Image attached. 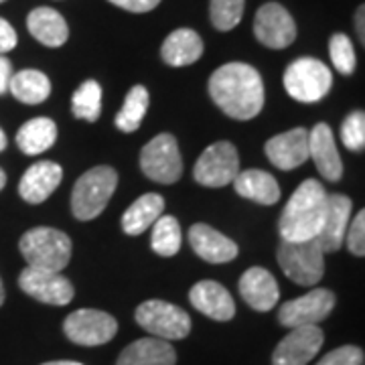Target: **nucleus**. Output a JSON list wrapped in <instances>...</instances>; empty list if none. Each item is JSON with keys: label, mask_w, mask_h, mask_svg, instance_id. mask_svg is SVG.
Listing matches in <instances>:
<instances>
[{"label": "nucleus", "mask_w": 365, "mask_h": 365, "mask_svg": "<svg viewBox=\"0 0 365 365\" xmlns=\"http://www.w3.org/2000/svg\"><path fill=\"white\" fill-rule=\"evenodd\" d=\"M4 185H6V173L0 169V191L4 189Z\"/></svg>", "instance_id": "37998d69"}, {"label": "nucleus", "mask_w": 365, "mask_h": 365, "mask_svg": "<svg viewBox=\"0 0 365 365\" xmlns=\"http://www.w3.org/2000/svg\"><path fill=\"white\" fill-rule=\"evenodd\" d=\"M19 250L31 268L61 272L71 260V240L66 232L55 227H35L29 230L21 242Z\"/></svg>", "instance_id": "20e7f679"}, {"label": "nucleus", "mask_w": 365, "mask_h": 365, "mask_svg": "<svg viewBox=\"0 0 365 365\" xmlns=\"http://www.w3.org/2000/svg\"><path fill=\"white\" fill-rule=\"evenodd\" d=\"M240 173V155L234 144L222 140L207 146L203 155L199 157L193 169V179L203 187L220 189L230 182Z\"/></svg>", "instance_id": "1a4fd4ad"}, {"label": "nucleus", "mask_w": 365, "mask_h": 365, "mask_svg": "<svg viewBox=\"0 0 365 365\" xmlns=\"http://www.w3.org/2000/svg\"><path fill=\"white\" fill-rule=\"evenodd\" d=\"M246 0H209V19L217 31H232L240 25Z\"/></svg>", "instance_id": "2f4dec72"}, {"label": "nucleus", "mask_w": 365, "mask_h": 365, "mask_svg": "<svg viewBox=\"0 0 365 365\" xmlns=\"http://www.w3.org/2000/svg\"><path fill=\"white\" fill-rule=\"evenodd\" d=\"M140 169L150 181L160 185L179 181L182 175V158L177 138L169 132H163L148 144H144L140 153Z\"/></svg>", "instance_id": "6e6552de"}, {"label": "nucleus", "mask_w": 365, "mask_h": 365, "mask_svg": "<svg viewBox=\"0 0 365 365\" xmlns=\"http://www.w3.org/2000/svg\"><path fill=\"white\" fill-rule=\"evenodd\" d=\"M341 140L343 144L353 150L361 153L365 148V114L361 110L351 112L341 124Z\"/></svg>", "instance_id": "72a5a7b5"}, {"label": "nucleus", "mask_w": 365, "mask_h": 365, "mask_svg": "<svg viewBox=\"0 0 365 365\" xmlns=\"http://www.w3.org/2000/svg\"><path fill=\"white\" fill-rule=\"evenodd\" d=\"M16 43H19V37H16V31L13 29V25L9 21L0 19V55L13 51Z\"/></svg>", "instance_id": "4c0bfd02"}, {"label": "nucleus", "mask_w": 365, "mask_h": 365, "mask_svg": "<svg viewBox=\"0 0 365 365\" xmlns=\"http://www.w3.org/2000/svg\"><path fill=\"white\" fill-rule=\"evenodd\" d=\"M278 264L282 272L300 287H314L325 274V254L314 240L284 242L278 248Z\"/></svg>", "instance_id": "423d86ee"}, {"label": "nucleus", "mask_w": 365, "mask_h": 365, "mask_svg": "<svg viewBox=\"0 0 365 365\" xmlns=\"http://www.w3.org/2000/svg\"><path fill=\"white\" fill-rule=\"evenodd\" d=\"M364 364V351L355 345H343L333 351H329L317 365H361Z\"/></svg>", "instance_id": "c9c22d12"}, {"label": "nucleus", "mask_w": 365, "mask_h": 365, "mask_svg": "<svg viewBox=\"0 0 365 365\" xmlns=\"http://www.w3.org/2000/svg\"><path fill=\"white\" fill-rule=\"evenodd\" d=\"M309 157L313 158L317 170L327 181L337 182L343 177V163L335 144V136L331 126L325 122H319L309 132Z\"/></svg>", "instance_id": "6ab92c4d"}, {"label": "nucleus", "mask_w": 365, "mask_h": 365, "mask_svg": "<svg viewBox=\"0 0 365 365\" xmlns=\"http://www.w3.org/2000/svg\"><path fill=\"white\" fill-rule=\"evenodd\" d=\"M165 199L158 193H144L122 215V230L128 235H140L163 215Z\"/></svg>", "instance_id": "a878e982"}, {"label": "nucleus", "mask_w": 365, "mask_h": 365, "mask_svg": "<svg viewBox=\"0 0 365 365\" xmlns=\"http://www.w3.org/2000/svg\"><path fill=\"white\" fill-rule=\"evenodd\" d=\"M345 242L347 248L353 256H364L365 254V211L361 209L355 217H353L349 225H347V234H345Z\"/></svg>", "instance_id": "f704fd0d"}, {"label": "nucleus", "mask_w": 365, "mask_h": 365, "mask_svg": "<svg viewBox=\"0 0 365 365\" xmlns=\"http://www.w3.org/2000/svg\"><path fill=\"white\" fill-rule=\"evenodd\" d=\"M2 302H4V284L0 280V307H2Z\"/></svg>", "instance_id": "c03bdc74"}, {"label": "nucleus", "mask_w": 365, "mask_h": 365, "mask_svg": "<svg viewBox=\"0 0 365 365\" xmlns=\"http://www.w3.org/2000/svg\"><path fill=\"white\" fill-rule=\"evenodd\" d=\"M264 153L276 169L292 170L309 160V132L304 128H292L272 136Z\"/></svg>", "instance_id": "2eb2a0df"}, {"label": "nucleus", "mask_w": 365, "mask_h": 365, "mask_svg": "<svg viewBox=\"0 0 365 365\" xmlns=\"http://www.w3.org/2000/svg\"><path fill=\"white\" fill-rule=\"evenodd\" d=\"M73 116L86 122H96L102 114V86L96 79H88L79 86L71 98Z\"/></svg>", "instance_id": "7c9ffc66"}, {"label": "nucleus", "mask_w": 365, "mask_h": 365, "mask_svg": "<svg viewBox=\"0 0 365 365\" xmlns=\"http://www.w3.org/2000/svg\"><path fill=\"white\" fill-rule=\"evenodd\" d=\"M29 33L45 47H61L69 39V26L66 19L49 6H39L26 16Z\"/></svg>", "instance_id": "4be33fe9"}, {"label": "nucleus", "mask_w": 365, "mask_h": 365, "mask_svg": "<svg viewBox=\"0 0 365 365\" xmlns=\"http://www.w3.org/2000/svg\"><path fill=\"white\" fill-rule=\"evenodd\" d=\"M329 53H331V61L341 76H351L357 66L355 59V49H353L351 39L343 33H335L329 41Z\"/></svg>", "instance_id": "473e14b6"}, {"label": "nucleus", "mask_w": 365, "mask_h": 365, "mask_svg": "<svg viewBox=\"0 0 365 365\" xmlns=\"http://www.w3.org/2000/svg\"><path fill=\"white\" fill-rule=\"evenodd\" d=\"M9 91L13 93L19 102L29 106L41 104L49 98L51 93V81L49 78L37 71V69H23L19 73H13L11 83H9Z\"/></svg>", "instance_id": "cd10ccee"}, {"label": "nucleus", "mask_w": 365, "mask_h": 365, "mask_svg": "<svg viewBox=\"0 0 365 365\" xmlns=\"http://www.w3.org/2000/svg\"><path fill=\"white\" fill-rule=\"evenodd\" d=\"M364 19H365V9L364 6H359V9H357V13H355V29H357V35H359V41H361V43L365 41Z\"/></svg>", "instance_id": "ea45409f"}, {"label": "nucleus", "mask_w": 365, "mask_h": 365, "mask_svg": "<svg viewBox=\"0 0 365 365\" xmlns=\"http://www.w3.org/2000/svg\"><path fill=\"white\" fill-rule=\"evenodd\" d=\"M240 294L248 302L254 311L268 313L278 304L280 299V288L272 274L266 268L254 266L240 278Z\"/></svg>", "instance_id": "aec40b11"}, {"label": "nucleus", "mask_w": 365, "mask_h": 365, "mask_svg": "<svg viewBox=\"0 0 365 365\" xmlns=\"http://www.w3.org/2000/svg\"><path fill=\"white\" fill-rule=\"evenodd\" d=\"M11 78H13V66L4 55H0V96H4L9 91Z\"/></svg>", "instance_id": "58836bf2"}, {"label": "nucleus", "mask_w": 365, "mask_h": 365, "mask_svg": "<svg viewBox=\"0 0 365 365\" xmlns=\"http://www.w3.org/2000/svg\"><path fill=\"white\" fill-rule=\"evenodd\" d=\"M189 244L201 260L209 264H225V262L235 260L237 256V244L232 242L227 235L217 232L207 223H195L189 230Z\"/></svg>", "instance_id": "f3484780"}, {"label": "nucleus", "mask_w": 365, "mask_h": 365, "mask_svg": "<svg viewBox=\"0 0 365 365\" xmlns=\"http://www.w3.org/2000/svg\"><path fill=\"white\" fill-rule=\"evenodd\" d=\"M134 319L146 333L163 341L185 339L191 331V317L167 300H146L136 309Z\"/></svg>", "instance_id": "0eeeda50"}, {"label": "nucleus", "mask_w": 365, "mask_h": 365, "mask_svg": "<svg viewBox=\"0 0 365 365\" xmlns=\"http://www.w3.org/2000/svg\"><path fill=\"white\" fill-rule=\"evenodd\" d=\"M63 179L61 165L53 160H41L37 165L29 167L19 182V193L31 205H39L53 195Z\"/></svg>", "instance_id": "a211bd4d"}, {"label": "nucleus", "mask_w": 365, "mask_h": 365, "mask_svg": "<svg viewBox=\"0 0 365 365\" xmlns=\"http://www.w3.org/2000/svg\"><path fill=\"white\" fill-rule=\"evenodd\" d=\"M333 86L331 69L314 59V57H300L292 61L284 71V90L288 96L302 104H314L323 100Z\"/></svg>", "instance_id": "39448f33"}, {"label": "nucleus", "mask_w": 365, "mask_h": 365, "mask_svg": "<svg viewBox=\"0 0 365 365\" xmlns=\"http://www.w3.org/2000/svg\"><path fill=\"white\" fill-rule=\"evenodd\" d=\"M19 287L31 299L51 307H66L76 297V288L59 272L26 266L19 276Z\"/></svg>", "instance_id": "f8f14e48"}, {"label": "nucleus", "mask_w": 365, "mask_h": 365, "mask_svg": "<svg viewBox=\"0 0 365 365\" xmlns=\"http://www.w3.org/2000/svg\"><path fill=\"white\" fill-rule=\"evenodd\" d=\"M337 297L329 288H314L299 299L288 300L278 309V323L294 329V327L317 325L325 321L335 309Z\"/></svg>", "instance_id": "9b49d317"}, {"label": "nucleus", "mask_w": 365, "mask_h": 365, "mask_svg": "<svg viewBox=\"0 0 365 365\" xmlns=\"http://www.w3.org/2000/svg\"><path fill=\"white\" fill-rule=\"evenodd\" d=\"M325 335L317 325L290 329L284 339L276 345L272 365H307L323 347Z\"/></svg>", "instance_id": "4468645a"}, {"label": "nucleus", "mask_w": 365, "mask_h": 365, "mask_svg": "<svg viewBox=\"0 0 365 365\" xmlns=\"http://www.w3.org/2000/svg\"><path fill=\"white\" fill-rule=\"evenodd\" d=\"M189 300L199 313L213 321H230L235 314V302L232 294L215 280H201L189 290Z\"/></svg>", "instance_id": "412c9836"}, {"label": "nucleus", "mask_w": 365, "mask_h": 365, "mask_svg": "<svg viewBox=\"0 0 365 365\" xmlns=\"http://www.w3.org/2000/svg\"><path fill=\"white\" fill-rule=\"evenodd\" d=\"M235 193L260 205H274L280 199V185L270 173L258 169L237 173L234 179Z\"/></svg>", "instance_id": "393cba45"}, {"label": "nucleus", "mask_w": 365, "mask_h": 365, "mask_svg": "<svg viewBox=\"0 0 365 365\" xmlns=\"http://www.w3.org/2000/svg\"><path fill=\"white\" fill-rule=\"evenodd\" d=\"M177 353L169 341L144 337L130 343L120 353L116 365H175Z\"/></svg>", "instance_id": "5701e85b"}, {"label": "nucleus", "mask_w": 365, "mask_h": 365, "mask_svg": "<svg viewBox=\"0 0 365 365\" xmlns=\"http://www.w3.org/2000/svg\"><path fill=\"white\" fill-rule=\"evenodd\" d=\"M351 209L353 203L349 197L341 195V193L329 195L325 222H323L319 235L314 237V242L319 244V248L323 250V254L337 252L341 244L345 242L347 225L351 222Z\"/></svg>", "instance_id": "dca6fc26"}, {"label": "nucleus", "mask_w": 365, "mask_h": 365, "mask_svg": "<svg viewBox=\"0 0 365 365\" xmlns=\"http://www.w3.org/2000/svg\"><path fill=\"white\" fill-rule=\"evenodd\" d=\"M110 2L128 13H148L160 4V0H110Z\"/></svg>", "instance_id": "e433bc0d"}, {"label": "nucleus", "mask_w": 365, "mask_h": 365, "mask_svg": "<svg viewBox=\"0 0 365 365\" xmlns=\"http://www.w3.org/2000/svg\"><path fill=\"white\" fill-rule=\"evenodd\" d=\"M57 140V124L51 118H33L16 132V146L29 157L49 150Z\"/></svg>", "instance_id": "bb28decb"}, {"label": "nucleus", "mask_w": 365, "mask_h": 365, "mask_svg": "<svg viewBox=\"0 0 365 365\" xmlns=\"http://www.w3.org/2000/svg\"><path fill=\"white\" fill-rule=\"evenodd\" d=\"M0 2H6V0H0Z\"/></svg>", "instance_id": "a18cd8bd"}, {"label": "nucleus", "mask_w": 365, "mask_h": 365, "mask_svg": "<svg viewBox=\"0 0 365 365\" xmlns=\"http://www.w3.org/2000/svg\"><path fill=\"white\" fill-rule=\"evenodd\" d=\"M63 333L69 341L83 347H98L114 339L118 321L98 309H79L63 321Z\"/></svg>", "instance_id": "9d476101"}, {"label": "nucleus", "mask_w": 365, "mask_h": 365, "mask_svg": "<svg viewBox=\"0 0 365 365\" xmlns=\"http://www.w3.org/2000/svg\"><path fill=\"white\" fill-rule=\"evenodd\" d=\"M118 187V173L108 165L93 167L79 177L71 191V211L79 222H91L104 213Z\"/></svg>", "instance_id": "7ed1b4c3"}, {"label": "nucleus", "mask_w": 365, "mask_h": 365, "mask_svg": "<svg viewBox=\"0 0 365 365\" xmlns=\"http://www.w3.org/2000/svg\"><path fill=\"white\" fill-rule=\"evenodd\" d=\"M43 365H81L78 361H49V364H43Z\"/></svg>", "instance_id": "79ce46f5"}, {"label": "nucleus", "mask_w": 365, "mask_h": 365, "mask_svg": "<svg viewBox=\"0 0 365 365\" xmlns=\"http://www.w3.org/2000/svg\"><path fill=\"white\" fill-rule=\"evenodd\" d=\"M209 96L225 116L252 120L264 108V81L260 71L248 63H225L209 78Z\"/></svg>", "instance_id": "f257e3e1"}, {"label": "nucleus", "mask_w": 365, "mask_h": 365, "mask_svg": "<svg viewBox=\"0 0 365 365\" xmlns=\"http://www.w3.org/2000/svg\"><path fill=\"white\" fill-rule=\"evenodd\" d=\"M203 55V39L193 29H177L160 47L163 61L170 67H185L199 61Z\"/></svg>", "instance_id": "b1692460"}, {"label": "nucleus", "mask_w": 365, "mask_h": 365, "mask_svg": "<svg viewBox=\"0 0 365 365\" xmlns=\"http://www.w3.org/2000/svg\"><path fill=\"white\" fill-rule=\"evenodd\" d=\"M148 104H150V96H148V90L144 86L130 88V91L126 93L124 106L120 108L116 120H114L118 130L128 132V134L138 130L146 112H148Z\"/></svg>", "instance_id": "c85d7f7f"}, {"label": "nucleus", "mask_w": 365, "mask_h": 365, "mask_svg": "<svg viewBox=\"0 0 365 365\" xmlns=\"http://www.w3.org/2000/svg\"><path fill=\"white\" fill-rule=\"evenodd\" d=\"M6 148V134H4V130L0 128V153Z\"/></svg>", "instance_id": "a19ab883"}, {"label": "nucleus", "mask_w": 365, "mask_h": 365, "mask_svg": "<svg viewBox=\"0 0 365 365\" xmlns=\"http://www.w3.org/2000/svg\"><path fill=\"white\" fill-rule=\"evenodd\" d=\"M181 244V225L177 222V217L160 215L157 222L153 223V237H150V246L155 250V254L163 256V258H170V256L179 254Z\"/></svg>", "instance_id": "c756f323"}, {"label": "nucleus", "mask_w": 365, "mask_h": 365, "mask_svg": "<svg viewBox=\"0 0 365 365\" xmlns=\"http://www.w3.org/2000/svg\"><path fill=\"white\" fill-rule=\"evenodd\" d=\"M254 35L268 49H287L297 39V23L282 4L266 2L254 19Z\"/></svg>", "instance_id": "ddd939ff"}, {"label": "nucleus", "mask_w": 365, "mask_h": 365, "mask_svg": "<svg viewBox=\"0 0 365 365\" xmlns=\"http://www.w3.org/2000/svg\"><path fill=\"white\" fill-rule=\"evenodd\" d=\"M327 195L325 187L317 179H307L299 185V189L288 199L287 207L282 209L278 232L284 242H307L314 240L323 222H325Z\"/></svg>", "instance_id": "f03ea898"}]
</instances>
